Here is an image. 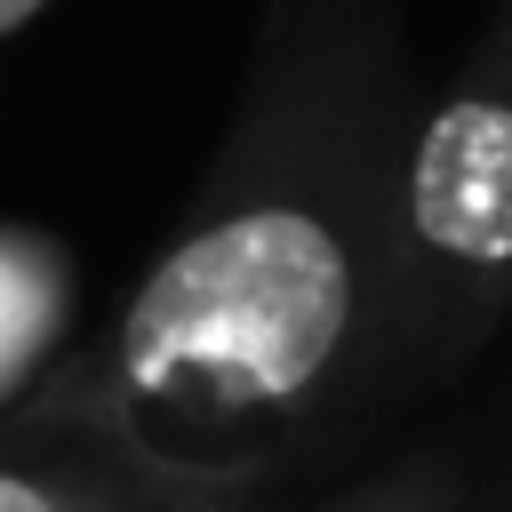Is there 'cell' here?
Returning a JSON list of instances; mask_svg holds the SVG:
<instances>
[{
  "instance_id": "1",
  "label": "cell",
  "mask_w": 512,
  "mask_h": 512,
  "mask_svg": "<svg viewBox=\"0 0 512 512\" xmlns=\"http://www.w3.org/2000/svg\"><path fill=\"white\" fill-rule=\"evenodd\" d=\"M408 120L400 0H264L192 208L48 384V416L192 512H232L304 448L368 424Z\"/></svg>"
},
{
  "instance_id": "2",
  "label": "cell",
  "mask_w": 512,
  "mask_h": 512,
  "mask_svg": "<svg viewBox=\"0 0 512 512\" xmlns=\"http://www.w3.org/2000/svg\"><path fill=\"white\" fill-rule=\"evenodd\" d=\"M512 320V0L464 64L416 96L392 256H384V408L456 384Z\"/></svg>"
},
{
  "instance_id": "3",
  "label": "cell",
  "mask_w": 512,
  "mask_h": 512,
  "mask_svg": "<svg viewBox=\"0 0 512 512\" xmlns=\"http://www.w3.org/2000/svg\"><path fill=\"white\" fill-rule=\"evenodd\" d=\"M72 256L48 232L0 224V408L48 376V352L72 328Z\"/></svg>"
},
{
  "instance_id": "4",
  "label": "cell",
  "mask_w": 512,
  "mask_h": 512,
  "mask_svg": "<svg viewBox=\"0 0 512 512\" xmlns=\"http://www.w3.org/2000/svg\"><path fill=\"white\" fill-rule=\"evenodd\" d=\"M0 512H192V504L144 488L128 464H72V456L0 448Z\"/></svg>"
},
{
  "instance_id": "5",
  "label": "cell",
  "mask_w": 512,
  "mask_h": 512,
  "mask_svg": "<svg viewBox=\"0 0 512 512\" xmlns=\"http://www.w3.org/2000/svg\"><path fill=\"white\" fill-rule=\"evenodd\" d=\"M312 512H472V472L456 448H416V456H392L384 472H368L360 488H344Z\"/></svg>"
},
{
  "instance_id": "6",
  "label": "cell",
  "mask_w": 512,
  "mask_h": 512,
  "mask_svg": "<svg viewBox=\"0 0 512 512\" xmlns=\"http://www.w3.org/2000/svg\"><path fill=\"white\" fill-rule=\"evenodd\" d=\"M472 512H512V440H504V464L488 488H472Z\"/></svg>"
},
{
  "instance_id": "7",
  "label": "cell",
  "mask_w": 512,
  "mask_h": 512,
  "mask_svg": "<svg viewBox=\"0 0 512 512\" xmlns=\"http://www.w3.org/2000/svg\"><path fill=\"white\" fill-rule=\"evenodd\" d=\"M48 0H0V32H16V24H32Z\"/></svg>"
}]
</instances>
